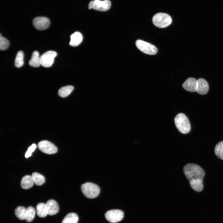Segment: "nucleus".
<instances>
[{"mask_svg": "<svg viewBox=\"0 0 223 223\" xmlns=\"http://www.w3.org/2000/svg\"><path fill=\"white\" fill-rule=\"evenodd\" d=\"M152 21L153 24L156 27L163 28L170 25L172 20L171 16L168 14L165 13H159L154 15Z\"/></svg>", "mask_w": 223, "mask_h": 223, "instance_id": "obj_4", "label": "nucleus"}, {"mask_svg": "<svg viewBox=\"0 0 223 223\" xmlns=\"http://www.w3.org/2000/svg\"><path fill=\"white\" fill-rule=\"evenodd\" d=\"M36 146V145L35 144H33L31 146H29L25 153V157L28 158L30 156L32 155V153L35 150Z\"/></svg>", "mask_w": 223, "mask_h": 223, "instance_id": "obj_27", "label": "nucleus"}, {"mask_svg": "<svg viewBox=\"0 0 223 223\" xmlns=\"http://www.w3.org/2000/svg\"><path fill=\"white\" fill-rule=\"evenodd\" d=\"M29 64L34 67H38L41 65L40 57L38 52L35 51L33 52L31 59L29 61Z\"/></svg>", "mask_w": 223, "mask_h": 223, "instance_id": "obj_16", "label": "nucleus"}, {"mask_svg": "<svg viewBox=\"0 0 223 223\" xmlns=\"http://www.w3.org/2000/svg\"><path fill=\"white\" fill-rule=\"evenodd\" d=\"M81 189L84 195L89 199L96 198L100 192L99 186L96 184L91 182H86L82 184Z\"/></svg>", "mask_w": 223, "mask_h": 223, "instance_id": "obj_3", "label": "nucleus"}, {"mask_svg": "<svg viewBox=\"0 0 223 223\" xmlns=\"http://www.w3.org/2000/svg\"><path fill=\"white\" fill-rule=\"evenodd\" d=\"M38 147L42 152L46 154H54L57 151V148L55 146L46 140L39 142L38 144Z\"/></svg>", "mask_w": 223, "mask_h": 223, "instance_id": "obj_9", "label": "nucleus"}, {"mask_svg": "<svg viewBox=\"0 0 223 223\" xmlns=\"http://www.w3.org/2000/svg\"><path fill=\"white\" fill-rule=\"evenodd\" d=\"M189 183L192 188L196 192H200L203 188V181L190 182Z\"/></svg>", "mask_w": 223, "mask_h": 223, "instance_id": "obj_25", "label": "nucleus"}, {"mask_svg": "<svg viewBox=\"0 0 223 223\" xmlns=\"http://www.w3.org/2000/svg\"><path fill=\"white\" fill-rule=\"evenodd\" d=\"M111 5V2L109 0H94L90 2L89 9H93L100 11H105L110 9Z\"/></svg>", "mask_w": 223, "mask_h": 223, "instance_id": "obj_6", "label": "nucleus"}, {"mask_svg": "<svg viewBox=\"0 0 223 223\" xmlns=\"http://www.w3.org/2000/svg\"><path fill=\"white\" fill-rule=\"evenodd\" d=\"M26 208L23 206L17 207L15 211L16 216L20 220L25 219Z\"/></svg>", "mask_w": 223, "mask_h": 223, "instance_id": "obj_21", "label": "nucleus"}, {"mask_svg": "<svg viewBox=\"0 0 223 223\" xmlns=\"http://www.w3.org/2000/svg\"><path fill=\"white\" fill-rule=\"evenodd\" d=\"M35 210L34 208L30 206L26 208L25 220L28 222L32 221L34 218Z\"/></svg>", "mask_w": 223, "mask_h": 223, "instance_id": "obj_22", "label": "nucleus"}, {"mask_svg": "<svg viewBox=\"0 0 223 223\" xmlns=\"http://www.w3.org/2000/svg\"><path fill=\"white\" fill-rule=\"evenodd\" d=\"M34 27L38 30H43L48 28L50 24L48 18L45 17H38L35 18L33 20Z\"/></svg>", "mask_w": 223, "mask_h": 223, "instance_id": "obj_10", "label": "nucleus"}, {"mask_svg": "<svg viewBox=\"0 0 223 223\" xmlns=\"http://www.w3.org/2000/svg\"><path fill=\"white\" fill-rule=\"evenodd\" d=\"M9 45V41L6 38L0 36V49L1 50H5L7 49Z\"/></svg>", "mask_w": 223, "mask_h": 223, "instance_id": "obj_26", "label": "nucleus"}, {"mask_svg": "<svg viewBox=\"0 0 223 223\" xmlns=\"http://www.w3.org/2000/svg\"><path fill=\"white\" fill-rule=\"evenodd\" d=\"M24 54L21 51L18 52L15 59V66L18 68L21 67L24 64Z\"/></svg>", "mask_w": 223, "mask_h": 223, "instance_id": "obj_24", "label": "nucleus"}, {"mask_svg": "<svg viewBox=\"0 0 223 223\" xmlns=\"http://www.w3.org/2000/svg\"><path fill=\"white\" fill-rule=\"evenodd\" d=\"M209 90V85L207 81L203 79L197 80L196 91L201 95L206 94Z\"/></svg>", "mask_w": 223, "mask_h": 223, "instance_id": "obj_12", "label": "nucleus"}, {"mask_svg": "<svg viewBox=\"0 0 223 223\" xmlns=\"http://www.w3.org/2000/svg\"><path fill=\"white\" fill-rule=\"evenodd\" d=\"M105 216L106 220L109 222L116 223L122 219L124 217V213L119 210H111L106 212Z\"/></svg>", "mask_w": 223, "mask_h": 223, "instance_id": "obj_8", "label": "nucleus"}, {"mask_svg": "<svg viewBox=\"0 0 223 223\" xmlns=\"http://www.w3.org/2000/svg\"><path fill=\"white\" fill-rule=\"evenodd\" d=\"M214 152L216 155L219 158L223 160V141H221L216 145Z\"/></svg>", "mask_w": 223, "mask_h": 223, "instance_id": "obj_23", "label": "nucleus"}, {"mask_svg": "<svg viewBox=\"0 0 223 223\" xmlns=\"http://www.w3.org/2000/svg\"><path fill=\"white\" fill-rule=\"evenodd\" d=\"M34 183L31 176L26 175L22 178L21 181V186L22 188L28 189L32 187Z\"/></svg>", "mask_w": 223, "mask_h": 223, "instance_id": "obj_15", "label": "nucleus"}, {"mask_svg": "<svg viewBox=\"0 0 223 223\" xmlns=\"http://www.w3.org/2000/svg\"><path fill=\"white\" fill-rule=\"evenodd\" d=\"M70 45L72 46H76L79 45L82 40V36L79 32H75L70 36Z\"/></svg>", "mask_w": 223, "mask_h": 223, "instance_id": "obj_14", "label": "nucleus"}, {"mask_svg": "<svg viewBox=\"0 0 223 223\" xmlns=\"http://www.w3.org/2000/svg\"><path fill=\"white\" fill-rule=\"evenodd\" d=\"M36 211L37 215L39 217L44 218L46 216L48 212L46 203H38L36 206Z\"/></svg>", "mask_w": 223, "mask_h": 223, "instance_id": "obj_17", "label": "nucleus"}, {"mask_svg": "<svg viewBox=\"0 0 223 223\" xmlns=\"http://www.w3.org/2000/svg\"><path fill=\"white\" fill-rule=\"evenodd\" d=\"M48 214L53 215L57 214L59 211V207L57 202L54 200H48L46 203Z\"/></svg>", "mask_w": 223, "mask_h": 223, "instance_id": "obj_13", "label": "nucleus"}, {"mask_svg": "<svg viewBox=\"0 0 223 223\" xmlns=\"http://www.w3.org/2000/svg\"><path fill=\"white\" fill-rule=\"evenodd\" d=\"M78 220V217L76 213H70L64 217L62 223H77Z\"/></svg>", "mask_w": 223, "mask_h": 223, "instance_id": "obj_18", "label": "nucleus"}, {"mask_svg": "<svg viewBox=\"0 0 223 223\" xmlns=\"http://www.w3.org/2000/svg\"><path fill=\"white\" fill-rule=\"evenodd\" d=\"M57 55V53L52 50L45 52L40 57L41 65L45 67H50L52 65L54 59Z\"/></svg>", "mask_w": 223, "mask_h": 223, "instance_id": "obj_7", "label": "nucleus"}, {"mask_svg": "<svg viewBox=\"0 0 223 223\" xmlns=\"http://www.w3.org/2000/svg\"><path fill=\"white\" fill-rule=\"evenodd\" d=\"M176 126L178 130L183 134H187L190 130L191 126L189 120L184 114H177L174 120Z\"/></svg>", "mask_w": 223, "mask_h": 223, "instance_id": "obj_2", "label": "nucleus"}, {"mask_svg": "<svg viewBox=\"0 0 223 223\" xmlns=\"http://www.w3.org/2000/svg\"><path fill=\"white\" fill-rule=\"evenodd\" d=\"M74 89L73 86L68 85L61 88L59 90L58 94L61 97L65 98L68 96Z\"/></svg>", "mask_w": 223, "mask_h": 223, "instance_id": "obj_19", "label": "nucleus"}, {"mask_svg": "<svg viewBox=\"0 0 223 223\" xmlns=\"http://www.w3.org/2000/svg\"><path fill=\"white\" fill-rule=\"evenodd\" d=\"M197 80L192 77L187 79L182 85L183 88L186 90L191 92L196 91Z\"/></svg>", "mask_w": 223, "mask_h": 223, "instance_id": "obj_11", "label": "nucleus"}, {"mask_svg": "<svg viewBox=\"0 0 223 223\" xmlns=\"http://www.w3.org/2000/svg\"><path fill=\"white\" fill-rule=\"evenodd\" d=\"M136 45L137 48L144 53L149 55H154L157 52V48L151 43L141 40H138L136 42Z\"/></svg>", "mask_w": 223, "mask_h": 223, "instance_id": "obj_5", "label": "nucleus"}, {"mask_svg": "<svg viewBox=\"0 0 223 223\" xmlns=\"http://www.w3.org/2000/svg\"><path fill=\"white\" fill-rule=\"evenodd\" d=\"M183 172L189 182L203 181L205 175L204 170L194 164H188L183 167Z\"/></svg>", "mask_w": 223, "mask_h": 223, "instance_id": "obj_1", "label": "nucleus"}, {"mask_svg": "<svg viewBox=\"0 0 223 223\" xmlns=\"http://www.w3.org/2000/svg\"><path fill=\"white\" fill-rule=\"evenodd\" d=\"M31 177L34 183L37 185L41 186L45 182V178L44 176L38 173H33Z\"/></svg>", "mask_w": 223, "mask_h": 223, "instance_id": "obj_20", "label": "nucleus"}]
</instances>
